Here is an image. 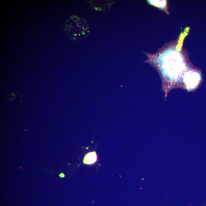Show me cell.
<instances>
[{
	"label": "cell",
	"instance_id": "4",
	"mask_svg": "<svg viewBox=\"0 0 206 206\" xmlns=\"http://www.w3.org/2000/svg\"><path fill=\"white\" fill-rule=\"evenodd\" d=\"M97 156L95 152H91L87 153L85 155L84 158L83 162L85 164H93L97 161Z\"/></svg>",
	"mask_w": 206,
	"mask_h": 206
},
{
	"label": "cell",
	"instance_id": "3",
	"mask_svg": "<svg viewBox=\"0 0 206 206\" xmlns=\"http://www.w3.org/2000/svg\"><path fill=\"white\" fill-rule=\"evenodd\" d=\"M184 80L187 88L193 89L196 88L199 82L200 76L198 73L195 72H189L185 75Z\"/></svg>",
	"mask_w": 206,
	"mask_h": 206
},
{
	"label": "cell",
	"instance_id": "5",
	"mask_svg": "<svg viewBox=\"0 0 206 206\" xmlns=\"http://www.w3.org/2000/svg\"><path fill=\"white\" fill-rule=\"evenodd\" d=\"M149 2L151 4L162 9H164L166 5V1H150Z\"/></svg>",
	"mask_w": 206,
	"mask_h": 206
},
{
	"label": "cell",
	"instance_id": "1",
	"mask_svg": "<svg viewBox=\"0 0 206 206\" xmlns=\"http://www.w3.org/2000/svg\"><path fill=\"white\" fill-rule=\"evenodd\" d=\"M65 31L71 39H81L86 36L88 28L85 20L77 16H70L65 21Z\"/></svg>",
	"mask_w": 206,
	"mask_h": 206
},
{
	"label": "cell",
	"instance_id": "2",
	"mask_svg": "<svg viewBox=\"0 0 206 206\" xmlns=\"http://www.w3.org/2000/svg\"><path fill=\"white\" fill-rule=\"evenodd\" d=\"M180 56L177 53H168L164 58V68L167 74L177 75L182 71V63Z\"/></svg>",
	"mask_w": 206,
	"mask_h": 206
}]
</instances>
